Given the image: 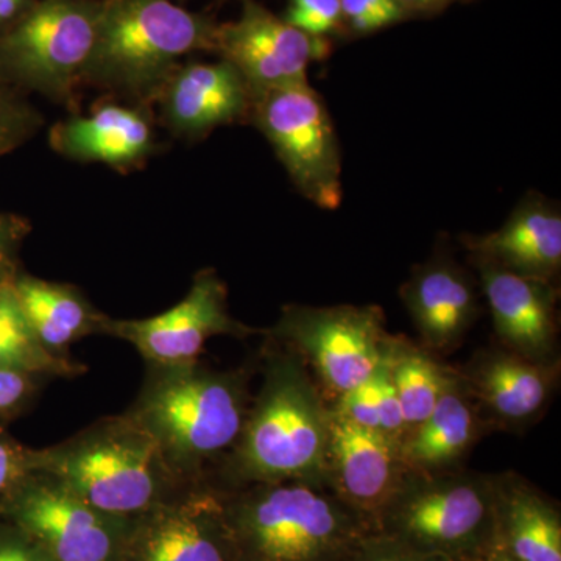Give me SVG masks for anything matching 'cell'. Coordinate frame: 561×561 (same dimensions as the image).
Returning a JSON list of instances; mask_svg holds the SVG:
<instances>
[{
    "instance_id": "obj_5",
    "label": "cell",
    "mask_w": 561,
    "mask_h": 561,
    "mask_svg": "<svg viewBox=\"0 0 561 561\" xmlns=\"http://www.w3.org/2000/svg\"><path fill=\"white\" fill-rule=\"evenodd\" d=\"M217 24L172 0H102L84 84L153 106L186 55L216 50Z\"/></svg>"
},
{
    "instance_id": "obj_1",
    "label": "cell",
    "mask_w": 561,
    "mask_h": 561,
    "mask_svg": "<svg viewBox=\"0 0 561 561\" xmlns=\"http://www.w3.org/2000/svg\"><path fill=\"white\" fill-rule=\"evenodd\" d=\"M262 386L220 461V489L302 481L327 485L331 404L300 357L268 337ZM328 486V485H327Z\"/></svg>"
},
{
    "instance_id": "obj_17",
    "label": "cell",
    "mask_w": 561,
    "mask_h": 561,
    "mask_svg": "<svg viewBox=\"0 0 561 561\" xmlns=\"http://www.w3.org/2000/svg\"><path fill=\"white\" fill-rule=\"evenodd\" d=\"M481 276L497 345L535 362L559 360V286L471 260Z\"/></svg>"
},
{
    "instance_id": "obj_34",
    "label": "cell",
    "mask_w": 561,
    "mask_h": 561,
    "mask_svg": "<svg viewBox=\"0 0 561 561\" xmlns=\"http://www.w3.org/2000/svg\"><path fill=\"white\" fill-rule=\"evenodd\" d=\"M0 561H51L22 531L0 535Z\"/></svg>"
},
{
    "instance_id": "obj_6",
    "label": "cell",
    "mask_w": 561,
    "mask_h": 561,
    "mask_svg": "<svg viewBox=\"0 0 561 561\" xmlns=\"http://www.w3.org/2000/svg\"><path fill=\"white\" fill-rule=\"evenodd\" d=\"M376 531L451 561H482L496 546L494 474L408 471Z\"/></svg>"
},
{
    "instance_id": "obj_37",
    "label": "cell",
    "mask_w": 561,
    "mask_h": 561,
    "mask_svg": "<svg viewBox=\"0 0 561 561\" xmlns=\"http://www.w3.org/2000/svg\"><path fill=\"white\" fill-rule=\"evenodd\" d=\"M405 11H435L445 9L456 0H397Z\"/></svg>"
},
{
    "instance_id": "obj_19",
    "label": "cell",
    "mask_w": 561,
    "mask_h": 561,
    "mask_svg": "<svg viewBox=\"0 0 561 561\" xmlns=\"http://www.w3.org/2000/svg\"><path fill=\"white\" fill-rule=\"evenodd\" d=\"M400 295L424 348L435 354L457 348L479 317L476 284L446 253L415 265Z\"/></svg>"
},
{
    "instance_id": "obj_29",
    "label": "cell",
    "mask_w": 561,
    "mask_h": 561,
    "mask_svg": "<svg viewBox=\"0 0 561 561\" xmlns=\"http://www.w3.org/2000/svg\"><path fill=\"white\" fill-rule=\"evenodd\" d=\"M373 379H375L376 398H378L379 430L393 440L402 443L408 434V427H405L404 415H402L400 398H398L393 379H391L389 346H387L381 364L373 373Z\"/></svg>"
},
{
    "instance_id": "obj_28",
    "label": "cell",
    "mask_w": 561,
    "mask_h": 561,
    "mask_svg": "<svg viewBox=\"0 0 561 561\" xmlns=\"http://www.w3.org/2000/svg\"><path fill=\"white\" fill-rule=\"evenodd\" d=\"M284 21L298 31L323 38L341 27V0H290Z\"/></svg>"
},
{
    "instance_id": "obj_25",
    "label": "cell",
    "mask_w": 561,
    "mask_h": 561,
    "mask_svg": "<svg viewBox=\"0 0 561 561\" xmlns=\"http://www.w3.org/2000/svg\"><path fill=\"white\" fill-rule=\"evenodd\" d=\"M0 370H21L41 376L79 375L80 368L66 357L49 353L33 334L13 291L0 290Z\"/></svg>"
},
{
    "instance_id": "obj_4",
    "label": "cell",
    "mask_w": 561,
    "mask_h": 561,
    "mask_svg": "<svg viewBox=\"0 0 561 561\" xmlns=\"http://www.w3.org/2000/svg\"><path fill=\"white\" fill-rule=\"evenodd\" d=\"M220 491L236 561H345L373 534L319 483H251Z\"/></svg>"
},
{
    "instance_id": "obj_21",
    "label": "cell",
    "mask_w": 561,
    "mask_h": 561,
    "mask_svg": "<svg viewBox=\"0 0 561 561\" xmlns=\"http://www.w3.org/2000/svg\"><path fill=\"white\" fill-rule=\"evenodd\" d=\"M494 526L516 561H561L559 505L516 472L494 474Z\"/></svg>"
},
{
    "instance_id": "obj_11",
    "label": "cell",
    "mask_w": 561,
    "mask_h": 561,
    "mask_svg": "<svg viewBox=\"0 0 561 561\" xmlns=\"http://www.w3.org/2000/svg\"><path fill=\"white\" fill-rule=\"evenodd\" d=\"M256 332L232 319L227 284L214 271L197 273L186 297L160 316L142 320H108L105 334L131 343L149 365L197 362L217 335L247 337Z\"/></svg>"
},
{
    "instance_id": "obj_35",
    "label": "cell",
    "mask_w": 561,
    "mask_h": 561,
    "mask_svg": "<svg viewBox=\"0 0 561 561\" xmlns=\"http://www.w3.org/2000/svg\"><path fill=\"white\" fill-rule=\"evenodd\" d=\"M31 231V225L22 217L0 213V251L13 253L18 243Z\"/></svg>"
},
{
    "instance_id": "obj_22",
    "label": "cell",
    "mask_w": 561,
    "mask_h": 561,
    "mask_svg": "<svg viewBox=\"0 0 561 561\" xmlns=\"http://www.w3.org/2000/svg\"><path fill=\"white\" fill-rule=\"evenodd\" d=\"M483 430L485 424L454 370L451 381L427 419L402 440V459L409 471L460 470Z\"/></svg>"
},
{
    "instance_id": "obj_20",
    "label": "cell",
    "mask_w": 561,
    "mask_h": 561,
    "mask_svg": "<svg viewBox=\"0 0 561 561\" xmlns=\"http://www.w3.org/2000/svg\"><path fill=\"white\" fill-rule=\"evenodd\" d=\"M463 243L471 260L557 284L561 268L560 208L542 195H527L500 230L465 236Z\"/></svg>"
},
{
    "instance_id": "obj_26",
    "label": "cell",
    "mask_w": 561,
    "mask_h": 561,
    "mask_svg": "<svg viewBox=\"0 0 561 561\" xmlns=\"http://www.w3.org/2000/svg\"><path fill=\"white\" fill-rule=\"evenodd\" d=\"M43 116L0 77V154L16 150L43 127Z\"/></svg>"
},
{
    "instance_id": "obj_3",
    "label": "cell",
    "mask_w": 561,
    "mask_h": 561,
    "mask_svg": "<svg viewBox=\"0 0 561 561\" xmlns=\"http://www.w3.org/2000/svg\"><path fill=\"white\" fill-rule=\"evenodd\" d=\"M28 460L31 471L122 519L139 518L194 485L172 470L157 442L127 413L99 421L49 449L31 451Z\"/></svg>"
},
{
    "instance_id": "obj_10",
    "label": "cell",
    "mask_w": 561,
    "mask_h": 561,
    "mask_svg": "<svg viewBox=\"0 0 561 561\" xmlns=\"http://www.w3.org/2000/svg\"><path fill=\"white\" fill-rule=\"evenodd\" d=\"M9 513L51 561H122L135 522L95 511L35 471L11 490Z\"/></svg>"
},
{
    "instance_id": "obj_24",
    "label": "cell",
    "mask_w": 561,
    "mask_h": 561,
    "mask_svg": "<svg viewBox=\"0 0 561 561\" xmlns=\"http://www.w3.org/2000/svg\"><path fill=\"white\" fill-rule=\"evenodd\" d=\"M391 379L400 398L405 427L419 426L440 400L454 368L442 364L435 353L405 337L391 335L389 345ZM408 435V434H405Z\"/></svg>"
},
{
    "instance_id": "obj_38",
    "label": "cell",
    "mask_w": 561,
    "mask_h": 561,
    "mask_svg": "<svg viewBox=\"0 0 561 561\" xmlns=\"http://www.w3.org/2000/svg\"><path fill=\"white\" fill-rule=\"evenodd\" d=\"M14 278H16V271H14L11 253L0 251V290L13 284Z\"/></svg>"
},
{
    "instance_id": "obj_36",
    "label": "cell",
    "mask_w": 561,
    "mask_h": 561,
    "mask_svg": "<svg viewBox=\"0 0 561 561\" xmlns=\"http://www.w3.org/2000/svg\"><path fill=\"white\" fill-rule=\"evenodd\" d=\"M36 0H0V35L25 16Z\"/></svg>"
},
{
    "instance_id": "obj_30",
    "label": "cell",
    "mask_w": 561,
    "mask_h": 561,
    "mask_svg": "<svg viewBox=\"0 0 561 561\" xmlns=\"http://www.w3.org/2000/svg\"><path fill=\"white\" fill-rule=\"evenodd\" d=\"M345 561H451L413 548L389 535L373 531L356 546Z\"/></svg>"
},
{
    "instance_id": "obj_27",
    "label": "cell",
    "mask_w": 561,
    "mask_h": 561,
    "mask_svg": "<svg viewBox=\"0 0 561 561\" xmlns=\"http://www.w3.org/2000/svg\"><path fill=\"white\" fill-rule=\"evenodd\" d=\"M343 22L354 33L367 35L408 18L397 0H341Z\"/></svg>"
},
{
    "instance_id": "obj_23",
    "label": "cell",
    "mask_w": 561,
    "mask_h": 561,
    "mask_svg": "<svg viewBox=\"0 0 561 561\" xmlns=\"http://www.w3.org/2000/svg\"><path fill=\"white\" fill-rule=\"evenodd\" d=\"M13 291L41 345L55 356L91 334H105L110 317L98 311L77 287L16 275Z\"/></svg>"
},
{
    "instance_id": "obj_18",
    "label": "cell",
    "mask_w": 561,
    "mask_h": 561,
    "mask_svg": "<svg viewBox=\"0 0 561 561\" xmlns=\"http://www.w3.org/2000/svg\"><path fill=\"white\" fill-rule=\"evenodd\" d=\"M51 149L79 162L130 171L157 150L150 106L106 101L50 128Z\"/></svg>"
},
{
    "instance_id": "obj_31",
    "label": "cell",
    "mask_w": 561,
    "mask_h": 561,
    "mask_svg": "<svg viewBox=\"0 0 561 561\" xmlns=\"http://www.w3.org/2000/svg\"><path fill=\"white\" fill-rule=\"evenodd\" d=\"M332 411L339 413L351 423L379 430L378 398H376L375 379H368L360 386L354 387L331 404Z\"/></svg>"
},
{
    "instance_id": "obj_15",
    "label": "cell",
    "mask_w": 561,
    "mask_h": 561,
    "mask_svg": "<svg viewBox=\"0 0 561 561\" xmlns=\"http://www.w3.org/2000/svg\"><path fill=\"white\" fill-rule=\"evenodd\" d=\"M408 471L400 442L351 423L331 409L327 485L371 531Z\"/></svg>"
},
{
    "instance_id": "obj_33",
    "label": "cell",
    "mask_w": 561,
    "mask_h": 561,
    "mask_svg": "<svg viewBox=\"0 0 561 561\" xmlns=\"http://www.w3.org/2000/svg\"><path fill=\"white\" fill-rule=\"evenodd\" d=\"M28 454L0 438V493L13 490L31 472Z\"/></svg>"
},
{
    "instance_id": "obj_12",
    "label": "cell",
    "mask_w": 561,
    "mask_h": 561,
    "mask_svg": "<svg viewBox=\"0 0 561 561\" xmlns=\"http://www.w3.org/2000/svg\"><path fill=\"white\" fill-rule=\"evenodd\" d=\"M122 561H236L219 486L194 483L136 518Z\"/></svg>"
},
{
    "instance_id": "obj_13",
    "label": "cell",
    "mask_w": 561,
    "mask_h": 561,
    "mask_svg": "<svg viewBox=\"0 0 561 561\" xmlns=\"http://www.w3.org/2000/svg\"><path fill=\"white\" fill-rule=\"evenodd\" d=\"M249 84L251 94L306 83L312 61L330 51L327 41L298 31L254 0L238 21L217 25L216 50Z\"/></svg>"
},
{
    "instance_id": "obj_8",
    "label": "cell",
    "mask_w": 561,
    "mask_h": 561,
    "mask_svg": "<svg viewBox=\"0 0 561 561\" xmlns=\"http://www.w3.org/2000/svg\"><path fill=\"white\" fill-rule=\"evenodd\" d=\"M268 337L300 357L332 404L371 378L389 346L378 306L287 305Z\"/></svg>"
},
{
    "instance_id": "obj_39",
    "label": "cell",
    "mask_w": 561,
    "mask_h": 561,
    "mask_svg": "<svg viewBox=\"0 0 561 561\" xmlns=\"http://www.w3.org/2000/svg\"><path fill=\"white\" fill-rule=\"evenodd\" d=\"M482 561H516L513 557L508 556L507 552L502 551L501 548L494 546L493 549L489 553H486L485 559Z\"/></svg>"
},
{
    "instance_id": "obj_9",
    "label": "cell",
    "mask_w": 561,
    "mask_h": 561,
    "mask_svg": "<svg viewBox=\"0 0 561 561\" xmlns=\"http://www.w3.org/2000/svg\"><path fill=\"white\" fill-rule=\"evenodd\" d=\"M250 122L302 197L328 210L341 206V144L330 111L309 81L254 95Z\"/></svg>"
},
{
    "instance_id": "obj_32",
    "label": "cell",
    "mask_w": 561,
    "mask_h": 561,
    "mask_svg": "<svg viewBox=\"0 0 561 561\" xmlns=\"http://www.w3.org/2000/svg\"><path fill=\"white\" fill-rule=\"evenodd\" d=\"M36 373L0 370V413L9 412L22 404L35 390Z\"/></svg>"
},
{
    "instance_id": "obj_14",
    "label": "cell",
    "mask_w": 561,
    "mask_h": 561,
    "mask_svg": "<svg viewBox=\"0 0 561 561\" xmlns=\"http://www.w3.org/2000/svg\"><path fill=\"white\" fill-rule=\"evenodd\" d=\"M485 427L523 432L542 419L560 382V359L535 362L496 345L457 368Z\"/></svg>"
},
{
    "instance_id": "obj_2",
    "label": "cell",
    "mask_w": 561,
    "mask_h": 561,
    "mask_svg": "<svg viewBox=\"0 0 561 561\" xmlns=\"http://www.w3.org/2000/svg\"><path fill=\"white\" fill-rule=\"evenodd\" d=\"M247 370L216 371L201 362L149 365L127 415L157 442L183 481H208L241 435L251 400Z\"/></svg>"
},
{
    "instance_id": "obj_16",
    "label": "cell",
    "mask_w": 561,
    "mask_h": 561,
    "mask_svg": "<svg viewBox=\"0 0 561 561\" xmlns=\"http://www.w3.org/2000/svg\"><path fill=\"white\" fill-rule=\"evenodd\" d=\"M249 84L230 62H184L162 84L154 105L176 138L201 139L224 125L250 122Z\"/></svg>"
},
{
    "instance_id": "obj_7",
    "label": "cell",
    "mask_w": 561,
    "mask_h": 561,
    "mask_svg": "<svg viewBox=\"0 0 561 561\" xmlns=\"http://www.w3.org/2000/svg\"><path fill=\"white\" fill-rule=\"evenodd\" d=\"M102 0H36L0 35V77L70 105L84 84Z\"/></svg>"
}]
</instances>
